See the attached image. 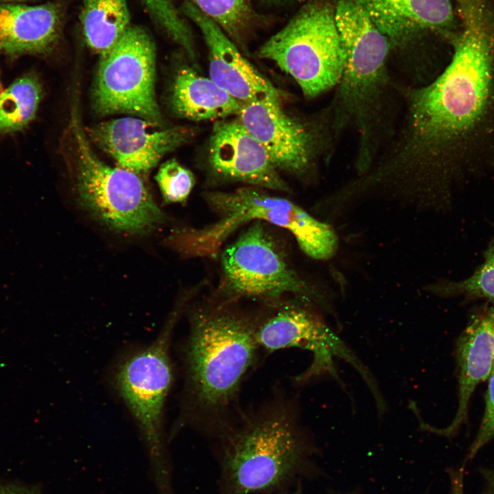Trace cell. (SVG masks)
Segmentation results:
<instances>
[{
	"label": "cell",
	"mask_w": 494,
	"mask_h": 494,
	"mask_svg": "<svg viewBox=\"0 0 494 494\" xmlns=\"http://www.w3.org/2000/svg\"><path fill=\"white\" fill-rule=\"evenodd\" d=\"M458 8L462 28L450 63L433 81L403 89L401 126L352 180L366 202L445 209L454 185L494 135V12L482 0H464Z\"/></svg>",
	"instance_id": "cell-1"
},
{
	"label": "cell",
	"mask_w": 494,
	"mask_h": 494,
	"mask_svg": "<svg viewBox=\"0 0 494 494\" xmlns=\"http://www.w3.org/2000/svg\"><path fill=\"white\" fill-rule=\"evenodd\" d=\"M185 351V419L220 436L239 416L242 384L261 349L255 316L218 302L195 310Z\"/></svg>",
	"instance_id": "cell-2"
},
{
	"label": "cell",
	"mask_w": 494,
	"mask_h": 494,
	"mask_svg": "<svg viewBox=\"0 0 494 494\" xmlns=\"http://www.w3.org/2000/svg\"><path fill=\"white\" fill-rule=\"evenodd\" d=\"M296 402L277 395L242 411L219 437L226 480L236 494L272 487L296 471L307 444Z\"/></svg>",
	"instance_id": "cell-3"
},
{
	"label": "cell",
	"mask_w": 494,
	"mask_h": 494,
	"mask_svg": "<svg viewBox=\"0 0 494 494\" xmlns=\"http://www.w3.org/2000/svg\"><path fill=\"white\" fill-rule=\"evenodd\" d=\"M204 198L218 220L202 228L180 230L169 237L171 245L185 255L217 257L225 239L251 220L266 221L289 231L311 258L328 260L338 252L339 239L333 225L285 198L255 187L209 192Z\"/></svg>",
	"instance_id": "cell-4"
},
{
	"label": "cell",
	"mask_w": 494,
	"mask_h": 494,
	"mask_svg": "<svg viewBox=\"0 0 494 494\" xmlns=\"http://www.w3.org/2000/svg\"><path fill=\"white\" fill-rule=\"evenodd\" d=\"M67 131L68 154L82 205L110 228L131 234L152 231L164 215L137 173L112 167L93 152L78 111Z\"/></svg>",
	"instance_id": "cell-5"
},
{
	"label": "cell",
	"mask_w": 494,
	"mask_h": 494,
	"mask_svg": "<svg viewBox=\"0 0 494 494\" xmlns=\"http://www.w3.org/2000/svg\"><path fill=\"white\" fill-rule=\"evenodd\" d=\"M257 56L274 62L312 98L337 86L344 52L335 21V6L325 0L305 4Z\"/></svg>",
	"instance_id": "cell-6"
},
{
	"label": "cell",
	"mask_w": 494,
	"mask_h": 494,
	"mask_svg": "<svg viewBox=\"0 0 494 494\" xmlns=\"http://www.w3.org/2000/svg\"><path fill=\"white\" fill-rule=\"evenodd\" d=\"M223 301L246 297L275 301L285 294L331 310L325 298L287 263L263 221L256 220L220 254Z\"/></svg>",
	"instance_id": "cell-7"
},
{
	"label": "cell",
	"mask_w": 494,
	"mask_h": 494,
	"mask_svg": "<svg viewBox=\"0 0 494 494\" xmlns=\"http://www.w3.org/2000/svg\"><path fill=\"white\" fill-rule=\"evenodd\" d=\"M155 67L152 36L144 28L131 25L114 47L100 56L93 91L95 112L101 115H134L160 126Z\"/></svg>",
	"instance_id": "cell-8"
},
{
	"label": "cell",
	"mask_w": 494,
	"mask_h": 494,
	"mask_svg": "<svg viewBox=\"0 0 494 494\" xmlns=\"http://www.w3.org/2000/svg\"><path fill=\"white\" fill-rule=\"evenodd\" d=\"M312 303L300 299L276 305L263 314L255 316V336L261 349L274 352L287 348H300L311 353L309 368L296 380L305 382L329 375L340 381L334 359L350 363L361 375L376 401L382 396L366 367L329 327Z\"/></svg>",
	"instance_id": "cell-9"
},
{
	"label": "cell",
	"mask_w": 494,
	"mask_h": 494,
	"mask_svg": "<svg viewBox=\"0 0 494 494\" xmlns=\"http://www.w3.org/2000/svg\"><path fill=\"white\" fill-rule=\"evenodd\" d=\"M176 318L175 314L148 346L124 358L114 375L116 390L159 467L164 457V408L173 381L169 348Z\"/></svg>",
	"instance_id": "cell-10"
},
{
	"label": "cell",
	"mask_w": 494,
	"mask_h": 494,
	"mask_svg": "<svg viewBox=\"0 0 494 494\" xmlns=\"http://www.w3.org/2000/svg\"><path fill=\"white\" fill-rule=\"evenodd\" d=\"M335 21L345 56L339 92L356 102L377 99L391 84L386 67L390 41L360 0H340Z\"/></svg>",
	"instance_id": "cell-11"
},
{
	"label": "cell",
	"mask_w": 494,
	"mask_h": 494,
	"mask_svg": "<svg viewBox=\"0 0 494 494\" xmlns=\"http://www.w3.org/2000/svg\"><path fill=\"white\" fill-rule=\"evenodd\" d=\"M237 118L261 144L279 172L303 176L311 170L321 147V134L286 114L280 100L244 103Z\"/></svg>",
	"instance_id": "cell-12"
},
{
	"label": "cell",
	"mask_w": 494,
	"mask_h": 494,
	"mask_svg": "<svg viewBox=\"0 0 494 494\" xmlns=\"http://www.w3.org/2000/svg\"><path fill=\"white\" fill-rule=\"evenodd\" d=\"M158 126L140 117H122L87 128L86 132L120 167L138 174L151 169L192 136V131L185 127Z\"/></svg>",
	"instance_id": "cell-13"
},
{
	"label": "cell",
	"mask_w": 494,
	"mask_h": 494,
	"mask_svg": "<svg viewBox=\"0 0 494 494\" xmlns=\"http://www.w3.org/2000/svg\"><path fill=\"white\" fill-rule=\"evenodd\" d=\"M208 161L212 172L221 179L290 191L266 150L237 118L215 122L209 141Z\"/></svg>",
	"instance_id": "cell-14"
},
{
	"label": "cell",
	"mask_w": 494,
	"mask_h": 494,
	"mask_svg": "<svg viewBox=\"0 0 494 494\" xmlns=\"http://www.w3.org/2000/svg\"><path fill=\"white\" fill-rule=\"evenodd\" d=\"M182 12L200 30L209 54V78L241 102L281 100L280 91L242 54L235 43L211 19L185 1Z\"/></svg>",
	"instance_id": "cell-15"
},
{
	"label": "cell",
	"mask_w": 494,
	"mask_h": 494,
	"mask_svg": "<svg viewBox=\"0 0 494 494\" xmlns=\"http://www.w3.org/2000/svg\"><path fill=\"white\" fill-rule=\"evenodd\" d=\"M62 22L56 2L0 3V54L10 58L49 54L60 40Z\"/></svg>",
	"instance_id": "cell-16"
},
{
	"label": "cell",
	"mask_w": 494,
	"mask_h": 494,
	"mask_svg": "<svg viewBox=\"0 0 494 494\" xmlns=\"http://www.w3.org/2000/svg\"><path fill=\"white\" fill-rule=\"evenodd\" d=\"M360 1L391 45H405L428 31L449 33L455 25V16L450 0Z\"/></svg>",
	"instance_id": "cell-17"
},
{
	"label": "cell",
	"mask_w": 494,
	"mask_h": 494,
	"mask_svg": "<svg viewBox=\"0 0 494 494\" xmlns=\"http://www.w3.org/2000/svg\"><path fill=\"white\" fill-rule=\"evenodd\" d=\"M458 403L456 415L438 434L451 436L465 421L476 387L487 379L494 364V306L475 316L460 336L456 346Z\"/></svg>",
	"instance_id": "cell-18"
},
{
	"label": "cell",
	"mask_w": 494,
	"mask_h": 494,
	"mask_svg": "<svg viewBox=\"0 0 494 494\" xmlns=\"http://www.w3.org/2000/svg\"><path fill=\"white\" fill-rule=\"evenodd\" d=\"M243 103L193 68H180L174 79L170 106L180 117L191 121L222 120L237 115Z\"/></svg>",
	"instance_id": "cell-19"
},
{
	"label": "cell",
	"mask_w": 494,
	"mask_h": 494,
	"mask_svg": "<svg viewBox=\"0 0 494 494\" xmlns=\"http://www.w3.org/2000/svg\"><path fill=\"white\" fill-rule=\"evenodd\" d=\"M80 20L88 46L102 56L131 25L126 0H81Z\"/></svg>",
	"instance_id": "cell-20"
},
{
	"label": "cell",
	"mask_w": 494,
	"mask_h": 494,
	"mask_svg": "<svg viewBox=\"0 0 494 494\" xmlns=\"http://www.w3.org/2000/svg\"><path fill=\"white\" fill-rule=\"evenodd\" d=\"M42 95L38 78L28 73L0 95V134L23 129L34 118Z\"/></svg>",
	"instance_id": "cell-21"
},
{
	"label": "cell",
	"mask_w": 494,
	"mask_h": 494,
	"mask_svg": "<svg viewBox=\"0 0 494 494\" xmlns=\"http://www.w3.org/2000/svg\"><path fill=\"white\" fill-rule=\"evenodd\" d=\"M214 21L239 47L254 19L250 0H185Z\"/></svg>",
	"instance_id": "cell-22"
},
{
	"label": "cell",
	"mask_w": 494,
	"mask_h": 494,
	"mask_svg": "<svg viewBox=\"0 0 494 494\" xmlns=\"http://www.w3.org/2000/svg\"><path fill=\"white\" fill-rule=\"evenodd\" d=\"M429 287L441 296L494 301V239L484 252L482 263L470 277L459 281H442Z\"/></svg>",
	"instance_id": "cell-23"
},
{
	"label": "cell",
	"mask_w": 494,
	"mask_h": 494,
	"mask_svg": "<svg viewBox=\"0 0 494 494\" xmlns=\"http://www.w3.org/2000/svg\"><path fill=\"white\" fill-rule=\"evenodd\" d=\"M154 23L179 45L196 64V51L190 27L171 0H141Z\"/></svg>",
	"instance_id": "cell-24"
},
{
	"label": "cell",
	"mask_w": 494,
	"mask_h": 494,
	"mask_svg": "<svg viewBox=\"0 0 494 494\" xmlns=\"http://www.w3.org/2000/svg\"><path fill=\"white\" fill-rule=\"evenodd\" d=\"M165 203H184L195 185L193 173L176 160L164 163L155 176Z\"/></svg>",
	"instance_id": "cell-25"
},
{
	"label": "cell",
	"mask_w": 494,
	"mask_h": 494,
	"mask_svg": "<svg viewBox=\"0 0 494 494\" xmlns=\"http://www.w3.org/2000/svg\"><path fill=\"white\" fill-rule=\"evenodd\" d=\"M487 379L484 412L477 435L469 451V458H473L482 447L494 438V364Z\"/></svg>",
	"instance_id": "cell-26"
},
{
	"label": "cell",
	"mask_w": 494,
	"mask_h": 494,
	"mask_svg": "<svg viewBox=\"0 0 494 494\" xmlns=\"http://www.w3.org/2000/svg\"><path fill=\"white\" fill-rule=\"evenodd\" d=\"M0 494H40L34 486L15 482L0 483Z\"/></svg>",
	"instance_id": "cell-27"
},
{
	"label": "cell",
	"mask_w": 494,
	"mask_h": 494,
	"mask_svg": "<svg viewBox=\"0 0 494 494\" xmlns=\"http://www.w3.org/2000/svg\"><path fill=\"white\" fill-rule=\"evenodd\" d=\"M451 494H464L463 469L450 471Z\"/></svg>",
	"instance_id": "cell-28"
},
{
	"label": "cell",
	"mask_w": 494,
	"mask_h": 494,
	"mask_svg": "<svg viewBox=\"0 0 494 494\" xmlns=\"http://www.w3.org/2000/svg\"><path fill=\"white\" fill-rule=\"evenodd\" d=\"M484 494H494V472L487 476V483Z\"/></svg>",
	"instance_id": "cell-29"
},
{
	"label": "cell",
	"mask_w": 494,
	"mask_h": 494,
	"mask_svg": "<svg viewBox=\"0 0 494 494\" xmlns=\"http://www.w3.org/2000/svg\"><path fill=\"white\" fill-rule=\"evenodd\" d=\"M27 0H0V3H8V2H14V3H21L22 1H25Z\"/></svg>",
	"instance_id": "cell-30"
},
{
	"label": "cell",
	"mask_w": 494,
	"mask_h": 494,
	"mask_svg": "<svg viewBox=\"0 0 494 494\" xmlns=\"http://www.w3.org/2000/svg\"><path fill=\"white\" fill-rule=\"evenodd\" d=\"M0 89H1V83H0Z\"/></svg>",
	"instance_id": "cell-31"
}]
</instances>
